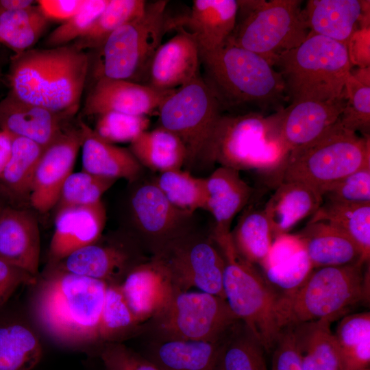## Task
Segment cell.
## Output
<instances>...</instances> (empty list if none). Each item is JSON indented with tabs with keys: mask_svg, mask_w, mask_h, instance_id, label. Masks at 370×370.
I'll list each match as a JSON object with an SVG mask.
<instances>
[{
	"mask_svg": "<svg viewBox=\"0 0 370 370\" xmlns=\"http://www.w3.org/2000/svg\"><path fill=\"white\" fill-rule=\"evenodd\" d=\"M201 77L223 113L279 112L288 102L280 73L264 57L226 41L200 55Z\"/></svg>",
	"mask_w": 370,
	"mask_h": 370,
	"instance_id": "1",
	"label": "cell"
},
{
	"mask_svg": "<svg viewBox=\"0 0 370 370\" xmlns=\"http://www.w3.org/2000/svg\"><path fill=\"white\" fill-rule=\"evenodd\" d=\"M89 66L88 54L72 44L30 49L12 58L10 91L25 102L74 116Z\"/></svg>",
	"mask_w": 370,
	"mask_h": 370,
	"instance_id": "2",
	"label": "cell"
},
{
	"mask_svg": "<svg viewBox=\"0 0 370 370\" xmlns=\"http://www.w3.org/2000/svg\"><path fill=\"white\" fill-rule=\"evenodd\" d=\"M107 286L103 281L58 269L45 280L38 293V319L62 343L99 345V323Z\"/></svg>",
	"mask_w": 370,
	"mask_h": 370,
	"instance_id": "3",
	"label": "cell"
},
{
	"mask_svg": "<svg viewBox=\"0 0 370 370\" xmlns=\"http://www.w3.org/2000/svg\"><path fill=\"white\" fill-rule=\"evenodd\" d=\"M353 264L314 269L292 292L280 294L278 314L281 328L329 319L334 321L369 297V268Z\"/></svg>",
	"mask_w": 370,
	"mask_h": 370,
	"instance_id": "4",
	"label": "cell"
},
{
	"mask_svg": "<svg viewBox=\"0 0 370 370\" xmlns=\"http://www.w3.org/2000/svg\"><path fill=\"white\" fill-rule=\"evenodd\" d=\"M288 156L278 112L222 114L215 132L211 164L273 175L279 178V184Z\"/></svg>",
	"mask_w": 370,
	"mask_h": 370,
	"instance_id": "5",
	"label": "cell"
},
{
	"mask_svg": "<svg viewBox=\"0 0 370 370\" xmlns=\"http://www.w3.org/2000/svg\"><path fill=\"white\" fill-rule=\"evenodd\" d=\"M273 66L282 76L289 103L343 97L352 70L346 45L312 34L279 56Z\"/></svg>",
	"mask_w": 370,
	"mask_h": 370,
	"instance_id": "6",
	"label": "cell"
},
{
	"mask_svg": "<svg viewBox=\"0 0 370 370\" xmlns=\"http://www.w3.org/2000/svg\"><path fill=\"white\" fill-rule=\"evenodd\" d=\"M211 235L225 261L223 289L227 304L264 351L272 352L282 330L278 314L280 294L267 282L256 265L237 253L230 232Z\"/></svg>",
	"mask_w": 370,
	"mask_h": 370,
	"instance_id": "7",
	"label": "cell"
},
{
	"mask_svg": "<svg viewBox=\"0 0 370 370\" xmlns=\"http://www.w3.org/2000/svg\"><path fill=\"white\" fill-rule=\"evenodd\" d=\"M166 0L147 3L144 12L123 24L106 40L94 68L96 79L104 77L146 84L153 57L166 32L172 29Z\"/></svg>",
	"mask_w": 370,
	"mask_h": 370,
	"instance_id": "8",
	"label": "cell"
},
{
	"mask_svg": "<svg viewBox=\"0 0 370 370\" xmlns=\"http://www.w3.org/2000/svg\"><path fill=\"white\" fill-rule=\"evenodd\" d=\"M237 4L235 27L227 41L264 57L272 65L308 37L300 0H238Z\"/></svg>",
	"mask_w": 370,
	"mask_h": 370,
	"instance_id": "9",
	"label": "cell"
},
{
	"mask_svg": "<svg viewBox=\"0 0 370 370\" xmlns=\"http://www.w3.org/2000/svg\"><path fill=\"white\" fill-rule=\"evenodd\" d=\"M367 166H370V136L347 130L338 120L315 142L289 154L280 182H302L321 195L330 186Z\"/></svg>",
	"mask_w": 370,
	"mask_h": 370,
	"instance_id": "10",
	"label": "cell"
},
{
	"mask_svg": "<svg viewBox=\"0 0 370 370\" xmlns=\"http://www.w3.org/2000/svg\"><path fill=\"white\" fill-rule=\"evenodd\" d=\"M240 321L226 300L203 291H176L142 325L150 340L223 341Z\"/></svg>",
	"mask_w": 370,
	"mask_h": 370,
	"instance_id": "11",
	"label": "cell"
},
{
	"mask_svg": "<svg viewBox=\"0 0 370 370\" xmlns=\"http://www.w3.org/2000/svg\"><path fill=\"white\" fill-rule=\"evenodd\" d=\"M158 111L160 126L176 135L184 147V166L211 164L215 132L223 112L201 74L176 89Z\"/></svg>",
	"mask_w": 370,
	"mask_h": 370,
	"instance_id": "12",
	"label": "cell"
},
{
	"mask_svg": "<svg viewBox=\"0 0 370 370\" xmlns=\"http://www.w3.org/2000/svg\"><path fill=\"white\" fill-rule=\"evenodd\" d=\"M151 258L164 270L176 291L197 288L225 299V261L212 235L192 229Z\"/></svg>",
	"mask_w": 370,
	"mask_h": 370,
	"instance_id": "13",
	"label": "cell"
},
{
	"mask_svg": "<svg viewBox=\"0 0 370 370\" xmlns=\"http://www.w3.org/2000/svg\"><path fill=\"white\" fill-rule=\"evenodd\" d=\"M132 234L151 257L165 245L193 228L192 214L178 209L152 182L139 186L132 195Z\"/></svg>",
	"mask_w": 370,
	"mask_h": 370,
	"instance_id": "14",
	"label": "cell"
},
{
	"mask_svg": "<svg viewBox=\"0 0 370 370\" xmlns=\"http://www.w3.org/2000/svg\"><path fill=\"white\" fill-rule=\"evenodd\" d=\"M150 256L132 236L106 239L82 247L59 262L58 269L120 285L128 273Z\"/></svg>",
	"mask_w": 370,
	"mask_h": 370,
	"instance_id": "15",
	"label": "cell"
},
{
	"mask_svg": "<svg viewBox=\"0 0 370 370\" xmlns=\"http://www.w3.org/2000/svg\"><path fill=\"white\" fill-rule=\"evenodd\" d=\"M82 134L77 128L66 129L43 151L36 166L29 199L32 207L41 213L56 207L62 186L73 173Z\"/></svg>",
	"mask_w": 370,
	"mask_h": 370,
	"instance_id": "16",
	"label": "cell"
},
{
	"mask_svg": "<svg viewBox=\"0 0 370 370\" xmlns=\"http://www.w3.org/2000/svg\"><path fill=\"white\" fill-rule=\"evenodd\" d=\"M175 90H160L146 84L101 77L88 94L83 112L97 116L107 112L147 116L159 110Z\"/></svg>",
	"mask_w": 370,
	"mask_h": 370,
	"instance_id": "17",
	"label": "cell"
},
{
	"mask_svg": "<svg viewBox=\"0 0 370 370\" xmlns=\"http://www.w3.org/2000/svg\"><path fill=\"white\" fill-rule=\"evenodd\" d=\"M345 106L343 95L332 101L291 102L279 111L280 132L289 154L309 146L325 134L339 120Z\"/></svg>",
	"mask_w": 370,
	"mask_h": 370,
	"instance_id": "18",
	"label": "cell"
},
{
	"mask_svg": "<svg viewBox=\"0 0 370 370\" xmlns=\"http://www.w3.org/2000/svg\"><path fill=\"white\" fill-rule=\"evenodd\" d=\"M158 47L149 70L146 85L160 90L177 89L199 73L200 54L193 36L182 27Z\"/></svg>",
	"mask_w": 370,
	"mask_h": 370,
	"instance_id": "19",
	"label": "cell"
},
{
	"mask_svg": "<svg viewBox=\"0 0 370 370\" xmlns=\"http://www.w3.org/2000/svg\"><path fill=\"white\" fill-rule=\"evenodd\" d=\"M54 232L49 245V258L59 262L72 252L97 242L106 221L102 201L56 210Z\"/></svg>",
	"mask_w": 370,
	"mask_h": 370,
	"instance_id": "20",
	"label": "cell"
},
{
	"mask_svg": "<svg viewBox=\"0 0 370 370\" xmlns=\"http://www.w3.org/2000/svg\"><path fill=\"white\" fill-rule=\"evenodd\" d=\"M73 116L25 102L10 90L0 101V130L31 140L44 149L66 129Z\"/></svg>",
	"mask_w": 370,
	"mask_h": 370,
	"instance_id": "21",
	"label": "cell"
},
{
	"mask_svg": "<svg viewBox=\"0 0 370 370\" xmlns=\"http://www.w3.org/2000/svg\"><path fill=\"white\" fill-rule=\"evenodd\" d=\"M40 237L36 218L21 208L0 212V260L38 278Z\"/></svg>",
	"mask_w": 370,
	"mask_h": 370,
	"instance_id": "22",
	"label": "cell"
},
{
	"mask_svg": "<svg viewBox=\"0 0 370 370\" xmlns=\"http://www.w3.org/2000/svg\"><path fill=\"white\" fill-rule=\"evenodd\" d=\"M237 0H194L186 16L172 18L173 29L182 27L195 38L199 54L221 47L232 33Z\"/></svg>",
	"mask_w": 370,
	"mask_h": 370,
	"instance_id": "23",
	"label": "cell"
},
{
	"mask_svg": "<svg viewBox=\"0 0 370 370\" xmlns=\"http://www.w3.org/2000/svg\"><path fill=\"white\" fill-rule=\"evenodd\" d=\"M120 286L131 310L143 324L159 312L176 291L151 258L132 269Z\"/></svg>",
	"mask_w": 370,
	"mask_h": 370,
	"instance_id": "24",
	"label": "cell"
},
{
	"mask_svg": "<svg viewBox=\"0 0 370 370\" xmlns=\"http://www.w3.org/2000/svg\"><path fill=\"white\" fill-rule=\"evenodd\" d=\"M323 203L320 193L310 185L297 180L280 182L263 208L273 237L288 233Z\"/></svg>",
	"mask_w": 370,
	"mask_h": 370,
	"instance_id": "25",
	"label": "cell"
},
{
	"mask_svg": "<svg viewBox=\"0 0 370 370\" xmlns=\"http://www.w3.org/2000/svg\"><path fill=\"white\" fill-rule=\"evenodd\" d=\"M206 210L214 217L213 233L227 234L232 222L249 202L253 188L241 177L240 171L220 166L206 178Z\"/></svg>",
	"mask_w": 370,
	"mask_h": 370,
	"instance_id": "26",
	"label": "cell"
},
{
	"mask_svg": "<svg viewBox=\"0 0 370 370\" xmlns=\"http://www.w3.org/2000/svg\"><path fill=\"white\" fill-rule=\"evenodd\" d=\"M79 125L82 134V171L114 180L123 178L130 182L140 176L143 166L129 149L103 140L83 121Z\"/></svg>",
	"mask_w": 370,
	"mask_h": 370,
	"instance_id": "27",
	"label": "cell"
},
{
	"mask_svg": "<svg viewBox=\"0 0 370 370\" xmlns=\"http://www.w3.org/2000/svg\"><path fill=\"white\" fill-rule=\"evenodd\" d=\"M369 6V1L309 0L304 9L309 34L325 36L347 46Z\"/></svg>",
	"mask_w": 370,
	"mask_h": 370,
	"instance_id": "28",
	"label": "cell"
},
{
	"mask_svg": "<svg viewBox=\"0 0 370 370\" xmlns=\"http://www.w3.org/2000/svg\"><path fill=\"white\" fill-rule=\"evenodd\" d=\"M296 234L302 241L314 269L362 262L361 252L356 243L329 223L308 222Z\"/></svg>",
	"mask_w": 370,
	"mask_h": 370,
	"instance_id": "29",
	"label": "cell"
},
{
	"mask_svg": "<svg viewBox=\"0 0 370 370\" xmlns=\"http://www.w3.org/2000/svg\"><path fill=\"white\" fill-rule=\"evenodd\" d=\"M223 340H150L145 357L160 370H215Z\"/></svg>",
	"mask_w": 370,
	"mask_h": 370,
	"instance_id": "30",
	"label": "cell"
},
{
	"mask_svg": "<svg viewBox=\"0 0 370 370\" xmlns=\"http://www.w3.org/2000/svg\"><path fill=\"white\" fill-rule=\"evenodd\" d=\"M129 149L143 167L160 173L181 169L186 161L182 141L161 126L140 134L130 143Z\"/></svg>",
	"mask_w": 370,
	"mask_h": 370,
	"instance_id": "31",
	"label": "cell"
},
{
	"mask_svg": "<svg viewBox=\"0 0 370 370\" xmlns=\"http://www.w3.org/2000/svg\"><path fill=\"white\" fill-rule=\"evenodd\" d=\"M10 160L0 174V194L11 204L29 198L34 172L44 151L36 143L12 136Z\"/></svg>",
	"mask_w": 370,
	"mask_h": 370,
	"instance_id": "32",
	"label": "cell"
},
{
	"mask_svg": "<svg viewBox=\"0 0 370 370\" xmlns=\"http://www.w3.org/2000/svg\"><path fill=\"white\" fill-rule=\"evenodd\" d=\"M324 221L344 232L361 252V262L369 264L370 204L323 201L308 222Z\"/></svg>",
	"mask_w": 370,
	"mask_h": 370,
	"instance_id": "33",
	"label": "cell"
},
{
	"mask_svg": "<svg viewBox=\"0 0 370 370\" xmlns=\"http://www.w3.org/2000/svg\"><path fill=\"white\" fill-rule=\"evenodd\" d=\"M342 370H368L370 365V312L345 316L334 333Z\"/></svg>",
	"mask_w": 370,
	"mask_h": 370,
	"instance_id": "34",
	"label": "cell"
},
{
	"mask_svg": "<svg viewBox=\"0 0 370 370\" xmlns=\"http://www.w3.org/2000/svg\"><path fill=\"white\" fill-rule=\"evenodd\" d=\"M49 21L34 4L3 12L0 14V42L15 54L21 53L30 49L39 40Z\"/></svg>",
	"mask_w": 370,
	"mask_h": 370,
	"instance_id": "35",
	"label": "cell"
},
{
	"mask_svg": "<svg viewBox=\"0 0 370 370\" xmlns=\"http://www.w3.org/2000/svg\"><path fill=\"white\" fill-rule=\"evenodd\" d=\"M230 234L237 253L254 265L262 264L273 240L263 210L253 208L245 210Z\"/></svg>",
	"mask_w": 370,
	"mask_h": 370,
	"instance_id": "36",
	"label": "cell"
},
{
	"mask_svg": "<svg viewBox=\"0 0 370 370\" xmlns=\"http://www.w3.org/2000/svg\"><path fill=\"white\" fill-rule=\"evenodd\" d=\"M42 356L39 340L27 327L14 323L0 325V370H32Z\"/></svg>",
	"mask_w": 370,
	"mask_h": 370,
	"instance_id": "37",
	"label": "cell"
},
{
	"mask_svg": "<svg viewBox=\"0 0 370 370\" xmlns=\"http://www.w3.org/2000/svg\"><path fill=\"white\" fill-rule=\"evenodd\" d=\"M264 349L241 321L225 337L215 370H269Z\"/></svg>",
	"mask_w": 370,
	"mask_h": 370,
	"instance_id": "38",
	"label": "cell"
},
{
	"mask_svg": "<svg viewBox=\"0 0 370 370\" xmlns=\"http://www.w3.org/2000/svg\"><path fill=\"white\" fill-rule=\"evenodd\" d=\"M141 323L131 310L120 285H108L101 314L99 343H122L141 334Z\"/></svg>",
	"mask_w": 370,
	"mask_h": 370,
	"instance_id": "39",
	"label": "cell"
},
{
	"mask_svg": "<svg viewBox=\"0 0 370 370\" xmlns=\"http://www.w3.org/2000/svg\"><path fill=\"white\" fill-rule=\"evenodd\" d=\"M147 3L144 0H109L91 26L72 45L83 51L100 49L115 30L141 15Z\"/></svg>",
	"mask_w": 370,
	"mask_h": 370,
	"instance_id": "40",
	"label": "cell"
},
{
	"mask_svg": "<svg viewBox=\"0 0 370 370\" xmlns=\"http://www.w3.org/2000/svg\"><path fill=\"white\" fill-rule=\"evenodd\" d=\"M332 322L322 319L292 326L299 350L310 356L321 370H342Z\"/></svg>",
	"mask_w": 370,
	"mask_h": 370,
	"instance_id": "41",
	"label": "cell"
},
{
	"mask_svg": "<svg viewBox=\"0 0 370 370\" xmlns=\"http://www.w3.org/2000/svg\"><path fill=\"white\" fill-rule=\"evenodd\" d=\"M345 106L339 119L346 130L370 136V69L352 70L345 88Z\"/></svg>",
	"mask_w": 370,
	"mask_h": 370,
	"instance_id": "42",
	"label": "cell"
},
{
	"mask_svg": "<svg viewBox=\"0 0 370 370\" xmlns=\"http://www.w3.org/2000/svg\"><path fill=\"white\" fill-rule=\"evenodd\" d=\"M166 198L180 210L192 214L206 210L207 190L206 178L193 176L181 169L162 172L153 181Z\"/></svg>",
	"mask_w": 370,
	"mask_h": 370,
	"instance_id": "43",
	"label": "cell"
},
{
	"mask_svg": "<svg viewBox=\"0 0 370 370\" xmlns=\"http://www.w3.org/2000/svg\"><path fill=\"white\" fill-rule=\"evenodd\" d=\"M116 180L88 172L72 173L61 189L56 210L69 206H86L101 201V196Z\"/></svg>",
	"mask_w": 370,
	"mask_h": 370,
	"instance_id": "44",
	"label": "cell"
},
{
	"mask_svg": "<svg viewBox=\"0 0 370 370\" xmlns=\"http://www.w3.org/2000/svg\"><path fill=\"white\" fill-rule=\"evenodd\" d=\"M314 270L305 248L277 264L263 269L267 282L280 294L297 288Z\"/></svg>",
	"mask_w": 370,
	"mask_h": 370,
	"instance_id": "45",
	"label": "cell"
},
{
	"mask_svg": "<svg viewBox=\"0 0 370 370\" xmlns=\"http://www.w3.org/2000/svg\"><path fill=\"white\" fill-rule=\"evenodd\" d=\"M149 120L147 116H135L107 112L98 116L94 132L109 143H131L147 130Z\"/></svg>",
	"mask_w": 370,
	"mask_h": 370,
	"instance_id": "46",
	"label": "cell"
},
{
	"mask_svg": "<svg viewBox=\"0 0 370 370\" xmlns=\"http://www.w3.org/2000/svg\"><path fill=\"white\" fill-rule=\"evenodd\" d=\"M109 0H86L82 8L72 17L50 32L45 40L47 48L69 45L91 26L102 12Z\"/></svg>",
	"mask_w": 370,
	"mask_h": 370,
	"instance_id": "47",
	"label": "cell"
},
{
	"mask_svg": "<svg viewBox=\"0 0 370 370\" xmlns=\"http://www.w3.org/2000/svg\"><path fill=\"white\" fill-rule=\"evenodd\" d=\"M323 201L370 204V166L361 169L325 188Z\"/></svg>",
	"mask_w": 370,
	"mask_h": 370,
	"instance_id": "48",
	"label": "cell"
},
{
	"mask_svg": "<svg viewBox=\"0 0 370 370\" xmlns=\"http://www.w3.org/2000/svg\"><path fill=\"white\" fill-rule=\"evenodd\" d=\"M105 370H160L147 358L122 343H106L99 347Z\"/></svg>",
	"mask_w": 370,
	"mask_h": 370,
	"instance_id": "49",
	"label": "cell"
},
{
	"mask_svg": "<svg viewBox=\"0 0 370 370\" xmlns=\"http://www.w3.org/2000/svg\"><path fill=\"white\" fill-rule=\"evenodd\" d=\"M272 352L271 370H304L292 326L282 330Z\"/></svg>",
	"mask_w": 370,
	"mask_h": 370,
	"instance_id": "50",
	"label": "cell"
},
{
	"mask_svg": "<svg viewBox=\"0 0 370 370\" xmlns=\"http://www.w3.org/2000/svg\"><path fill=\"white\" fill-rule=\"evenodd\" d=\"M37 278L0 260V308L21 285L36 284Z\"/></svg>",
	"mask_w": 370,
	"mask_h": 370,
	"instance_id": "51",
	"label": "cell"
},
{
	"mask_svg": "<svg viewBox=\"0 0 370 370\" xmlns=\"http://www.w3.org/2000/svg\"><path fill=\"white\" fill-rule=\"evenodd\" d=\"M86 0H39L38 6L49 20L66 21L75 14Z\"/></svg>",
	"mask_w": 370,
	"mask_h": 370,
	"instance_id": "52",
	"label": "cell"
},
{
	"mask_svg": "<svg viewBox=\"0 0 370 370\" xmlns=\"http://www.w3.org/2000/svg\"><path fill=\"white\" fill-rule=\"evenodd\" d=\"M369 27L358 29L350 38L347 47L352 65L369 67Z\"/></svg>",
	"mask_w": 370,
	"mask_h": 370,
	"instance_id": "53",
	"label": "cell"
},
{
	"mask_svg": "<svg viewBox=\"0 0 370 370\" xmlns=\"http://www.w3.org/2000/svg\"><path fill=\"white\" fill-rule=\"evenodd\" d=\"M12 135L0 130V174L8 162L12 152Z\"/></svg>",
	"mask_w": 370,
	"mask_h": 370,
	"instance_id": "54",
	"label": "cell"
},
{
	"mask_svg": "<svg viewBox=\"0 0 370 370\" xmlns=\"http://www.w3.org/2000/svg\"><path fill=\"white\" fill-rule=\"evenodd\" d=\"M34 2L32 0H0V14L7 10L32 5Z\"/></svg>",
	"mask_w": 370,
	"mask_h": 370,
	"instance_id": "55",
	"label": "cell"
},
{
	"mask_svg": "<svg viewBox=\"0 0 370 370\" xmlns=\"http://www.w3.org/2000/svg\"><path fill=\"white\" fill-rule=\"evenodd\" d=\"M300 353L301 365L304 370H321L310 356L306 353H303L301 351Z\"/></svg>",
	"mask_w": 370,
	"mask_h": 370,
	"instance_id": "56",
	"label": "cell"
},
{
	"mask_svg": "<svg viewBox=\"0 0 370 370\" xmlns=\"http://www.w3.org/2000/svg\"><path fill=\"white\" fill-rule=\"evenodd\" d=\"M5 206L3 205V201H2V199H1V195H0V212L1 211V210H2Z\"/></svg>",
	"mask_w": 370,
	"mask_h": 370,
	"instance_id": "57",
	"label": "cell"
},
{
	"mask_svg": "<svg viewBox=\"0 0 370 370\" xmlns=\"http://www.w3.org/2000/svg\"><path fill=\"white\" fill-rule=\"evenodd\" d=\"M1 71H0V80H1Z\"/></svg>",
	"mask_w": 370,
	"mask_h": 370,
	"instance_id": "58",
	"label": "cell"
},
{
	"mask_svg": "<svg viewBox=\"0 0 370 370\" xmlns=\"http://www.w3.org/2000/svg\"><path fill=\"white\" fill-rule=\"evenodd\" d=\"M368 370H369V369H368Z\"/></svg>",
	"mask_w": 370,
	"mask_h": 370,
	"instance_id": "59",
	"label": "cell"
}]
</instances>
